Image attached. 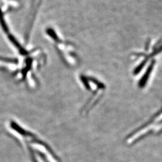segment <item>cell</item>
Segmentation results:
<instances>
[{"label":"cell","mask_w":162,"mask_h":162,"mask_svg":"<svg viewBox=\"0 0 162 162\" xmlns=\"http://www.w3.org/2000/svg\"><path fill=\"white\" fill-rule=\"evenodd\" d=\"M146 63H147V60H144V61H143L142 62H141V63L137 66V67L135 69V72H134L135 74H137V73H138L139 72H140V70H141L144 67V66L145 65Z\"/></svg>","instance_id":"5b68a950"},{"label":"cell","mask_w":162,"mask_h":162,"mask_svg":"<svg viewBox=\"0 0 162 162\" xmlns=\"http://www.w3.org/2000/svg\"><path fill=\"white\" fill-rule=\"evenodd\" d=\"M8 38H9V40H10V41L15 46V47H16L19 49L20 53L22 55H25L27 54V52L21 46L20 43H19V41L16 39V38H14V36H13L12 35H11V34L8 35Z\"/></svg>","instance_id":"7a4b0ae2"},{"label":"cell","mask_w":162,"mask_h":162,"mask_svg":"<svg viewBox=\"0 0 162 162\" xmlns=\"http://www.w3.org/2000/svg\"><path fill=\"white\" fill-rule=\"evenodd\" d=\"M0 25L1 26V28L3 30V31L7 34L9 33V29L5 22V19L4 18L3 13L2 12L1 9H0Z\"/></svg>","instance_id":"3957f363"},{"label":"cell","mask_w":162,"mask_h":162,"mask_svg":"<svg viewBox=\"0 0 162 162\" xmlns=\"http://www.w3.org/2000/svg\"><path fill=\"white\" fill-rule=\"evenodd\" d=\"M154 64H155V61H152L151 63L150 64L148 68L147 69V71L145 72V74L142 76V79H141V80L140 81V84H140V86L143 87V86H144L145 85L147 81H148V79L149 77H150V74H151V72H152V70L153 69Z\"/></svg>","instance_id":"6da1fadb"},{"label":"cell","mask_w":162,"mask_h":162,"mask_svg":"<svg viewBox=\"0 0 162 162\" xmlns=\"http://www.w3.org/2000/svg\"><path fill=\"white\" fill-rule=\"evenodd\" d=\"M47 33L48 34V35L50 36V38H52L55 41H58L59 38H58V36H57L55 32L53 31V29L52 28H48L46 31Z\"/></svg>","instance_id":"277c9868"}]
</instances>
